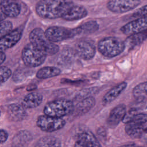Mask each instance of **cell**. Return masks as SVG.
Listing matches in <instances>:
<instances>
[{
  "label": "cell",
  "instance_id": "obj_1",
  "mask_svg": "<svg viewBox=\"0 0 147 147\" xmlns=\"http://www.w3.org/2000/svg\"><path fill=\"white\" fill-rule=\"evenodd\" d=\"M36 11L47 19L61 18L66 21H76L86 17V9L72 0H40L36 5Z\"/></svg>",
  "mask_w": 147,
  "mask_h": 147
},
{
  "label": "cell",
  "instance_id": "obj_2",
  "mask_svg": "<svg viewBox=\"0 0 147 147\" xmlns=\"http://www.w3.org/2000/svg\"><path fill=\"white\" fill-rule=\"evenodd\" d=\"M29 40L32 44L42 51L47 55H53L59 51L57 45L50 41L41 28H35L30 33Z\"/></svg>",
  "mask_w": 147,
  "mask_h": 147
},
{
  "label": "cell",
  "instance_id": "obj_3",
  "mask_svg": "<svg viewBox=\"0 0 147 147\" xmlns=\"http://www.w3.org/2000/svg\"><path fill=\"white\" fill-rule=\"evenodd\" d=\"M125 48V42L115 37H105L98 44L99 52L107 57H115L122 53Z\"/></svg>",
  "mask_w": 147,
  "mask_h": 147
},
{
  "label": "cell",
  "instance_id": "obj_4",
  "mask_svg": "<svg viewBox=\"0 0 147 147\" xmlns=\"http://www.w3.org/2000/svg\"><path fill=\"white\" fill-rule=\"evenodd\" d=\"M74 105L72 101L65 99H57L48 103L44 108L45 115L62 118L74 111Z\"/></svg>",
  "mask_w": 147,
  "mask_h": 147
},
{
  "label": "cell",
  "instance_id": "obj_5",
  "mask_svg": "<svg viewBox=\"0 0 147 147\" xmlns=\"http://www.w3.org/2000/svg\"><path fill=\"white\" fill-rule=\"evenodd\" d=\"M47 55L36 48L30 42L26 44L22 51V59L28 67H35L42 64L47 57Z\"/></svg>",
  "mask_w": 147,
  "mask_h": 147
},
{
  "label": "cell",
  "instance_id": "obj_6",
  "mask_svg": "<svg viewBox=\"0 0 147 147\" xmlns=\"http://www.w3.org/2000/svg\"><path fill=\"white\" fill-rule=\"evenodd\" d=\"M36 123L41 130L46 132H53L63 128L65 125V121L62 118L43 115L37 118Z\"/></svg>",
  "mask_w": 147,
  "mask_h": 147
},
{
  "label": "cell",
  "instance_id": "obj_7",
  "mask_svg": "<svg viewBox=\"0 0 147 147\" xmlns=\"http://www.w3.org/2000/svg\"><path fill=\"white\" fill-rule=\"evenodd\" d=\"M45 34L47 38L53 43L67 40L75 36L73 29L57 26L48 28L45 30Z\"/></svg>",
  "mask_w": 147,
  "mask_h": 147
},
{
  "label": "cell",
  "instance_id": "obj_8",
  "mask_svg": "<svg viewBox=\"0 0 147 147\" xmlns=\"http://www.w3.org/2000/svg\"><path fill=\"white\" fill-rule=\"evenodd\" d=\"M141 3V0H109L107 9L115 13H124L133 10Z\"/></svg>",
  "mask_w": 147,
  "mask_h": 147
},
{
  "label": "cell",
  "instance_id": "obj_9",
  "mask_svg": "<svg viewBox=\"0 0 147 147\" xmlns=\"http://www.w3.org/2000/svg\"><path fill=\"white\" fill-rule=\"evenodd\" d=\"M75 52L82 59L88 60L94 57L96 52V47L93 41L83 38L76 42Z\"/></svg>",
  "mask_w": 147,
  "mask_h": 147
},
{
  "label": "cell",
  "instance_id": "obj_10",
  "mask_svg": "<svg viewBox=\"0 0 147 147\" xmlns=\"http://www.w3.org/2000/svg\"><path fill=\"white\" fill-rule=\"evenodd\" d=\"M146 30H147V17L136 18L121 28V31L126 35H131Z\"/></svg>",
  "mask_w": 147,
  "mask_h": 147
},
{
  "label": "cell",
  "instance_id": "obj_11",
  "mask_svg": "<svg viewBox=\"0 0 147 147\" xmlns=\"http://www.w3.org/2000/svg\"><path fill=\"white\" fill-rule=\"evenodd\" d=\"M22 36V30L16 29L11 30L0 38V52L13 47L20 40Z\"/></svg>",
  "mask_w": 147,
  "mask_h": 147
},
{
  "label": "cell",
  "instance_id": "obj_12",
  "mask_svg": "<svg viewBox=\"0 0 147 147\" xmlns=\"http://www.w3.org/2000/svg\"><path fill=\"white\" fill-rule=\"evenodd\" d=\"M126 113V107L124 104L114 107L110 111L107 119V125L110 128L115 127L123 119Z\"/></svg>",
  "mask_w": 147,
  "mask_h": 147
},
{
  "label": "cell",
  "instance_id": "obj_13",
  "mask_svg": "<svg viewBox=\"0 0 147 147\" xmlns=\"http://www.w3.org/2000/svg\"><path fill=\"white\" fill-rule=\"evenodd\" d=\"M0 9L9 17H16L21 12V6L16 0H0Z\"/></svg>",
  "mask_w": 147,
  "mask_h": 147
},
{
  "label": "cell",
  "instance_id": "obj_14",
  "mask_svg": "<svg viewBox=\"0 0 147 147\" xmlns=\"http://www.w3.org/2000/svg\"><path fill=\"white\" fill-rule=\"evenodd\" d=\"M7 115L10 121L18 122L24 120L26 118L27 113L25 108L22 105L14 103L8 106Z\"/></svg>",
  "mask_w": 147,
  "mask_h": 147
},
{
  "label": "cell",
  "instance_id": "obj_15",
  "mask_svg": "<svg viewBox=\"0 0 147 147\" xmlns=\"http://www.w3.org/2000/svg\"><path fill=\"white\" fill-rule=\"evenodd\" d=\"M127 83L123 82L111 88L102 98V104L106 105L114 101L126 88Z\"/></svg>",
  "mask_w": 147,
  "mask_h": 147
},
{
  "label": "cell",
  "instance_id": "obj_16",
  "mask_svg": "<svg viewBox=\"0 0 147 147\" xmlns=\"http://www.w3.org/2000/svg\"><path fill=\"white\" fill-rule=\"evenodd\" d=\"M32 138V136L29 131L21 130L13 137L11 147H26L30 142Z\"/></svg>",
  "mask_w": 147,
  "mask_h": 147
},
{
  "label": "cell",
  "instance_id": "obj_17",
  "mask_svg": "<svg viewBox=\"0 0 147 147\" xmlns=\"http://www.w3.org/2000/svg\"><path fill=\"white\" fill-rule=\"evenodd\" d=\"M77 140L86 147H102L96 137L90 131H85L79 134Z\"/></svg>",
  "mask_w": 147,
  "mask_h": 147
},
{
  "label": "cell",
  "instance_id": "obj_18",
  "mask_svg": "<svg viewBox=\"0 0 147 147\" xmlns=\"http://www.w3.org/2000/svg\"><path fill=\"white\" fill-rule=\"evenodd\" d=\"M99 29V24L95 21H87L80 26L73 29L75 36L91 34Z\"/></svg>",
  "mask_w": 147,
  "mask_h": 147
},
{
  "label": "cell",
  "instance_id": "obj_19",
  "mask_svg": "<svg viewBox=\"0 0 147 147\" xmlns=\"http://www.w3.org/2000/svg\"><path fill=\"white\" fill-rule=\"evenodd\" d=\"M42 100V95L37 92H31L24 97L22 102V105L25 109L35 108L41 103Z\"/></svg>",
  "mask_w": 147,
  "mask_h": 147
},
{
  "label": "cell",
  "instance_id": "obj_20",
  "mask_svg": "<svg viewBox=\"0 0 147 147\" xmlns=\"http://www.w3.org/2000/svg\"><path fill=\"white\" fill-rule=\"evenodd\" d=\"M95 105V99L93 96H87L78 103L75 107V113L82 115L87 113Z\"/></svg>",
  "mask_w": 147,
  "mask_h": 147
},
{
  "label": "cell",
  "instance_id": "obj_21",
  "mask_svg": "<svg viewBox=\"0 0 147 147\" xmlns=\"http://www.w3.org/2000/svg\"><path fill=\"white\" fill-rule=\"evenodd\" d=\"M145 124L134 122H129L126 123L125 130L127 134L132 138H140Z\"/></svg>",
  "mask_w": 147,
  "mask_h": 147
},
{
  "label": "cell",
  "instance_id": "obj_22",
  "mask_svg": "<svg viewBox=\"0 0 147 147\" xmlns=\"http://www.w3.org/2000/svg\"><path fill=\"white\" fill-rule=\"evenodd\" d=\"M147 39V30L129 35L124 41L125 47L132 48Z\"/></svg>",
  "mask_w": 147,
  "mask_h": 147
},
{
  "label": "cell",
  "instance_id": "obj_23",
  "mask_svg": "<svg viewBox=\"0 0 147 147\" xmlns=\"http://www.w3.org/2000/svg\"><path fill=\"white\" fill-rule=\"evenodd\" d=\"M60 140L54 136H45L40 138L33 147H61Z\"/></svg>",
  "mask_w": 147,
  "mask_h": 147
},
{
  "label": "cell",
  "instance_id": "obj_24",
  "mask_svg": "<svg viewBox=\"0 0 147 147\" xmlns=\"http://www.w3.org/2000/svg\"><path fill=\"white\" fill-rule=\"evenodd\" d=\"M76 55L75 50L65 48L61 51L58 56V63L63 65H69L74 61Z\"/></svg>",
  "mask_w": 147,
  "mask_h": 147
},
{
  "label": "cell",
  "instance_id": "obj_25",
  "mask_svg": "<svg viewBox=\"0 0 147 147\" xmlns=\"http://www.w3.org/2000/svg\"><path fill=\"white\" fill-rule=\"evenodd\" d=\"M61 73V70L55 67H45L40 69L37 74L36 77L38 79H44L54 76H56L60 75Z\"/></svg>",
  "mask_w": 147,
  "mask_h": 147
},
{
  "label": "cell",
  "instance_id": "obj_26",
  "mask_svg": "<svg viewBox=\"0 0 147 147\" xmlns=\"http://www.w3.org/2000/svg\"><path fill=\"white\" fill-rule=\"evenodd\" d=\"M133 95L139 101L147 99V82L141 83L135 86L133 90Z\"/></svg>",
  "mask_w": 147,
  "mask_h": 147
},
{
  "label": "cell",
  "instance_id": "obj_27",
  "mask_svg": "<svg viewBox=\"0 0 147 147\" xmlns=\"http://www.w3.org/2000/svg\"><path fill=\"white\" fill-rule=\"evenodd\" d=\"M13 25L11 22L3 21L0 22V38L12 30Z\"/></svg>",
  "mask_w": 147,
  "mask_h": 147
},
{
  "label": "cell",
  "instance_id": "obj_28",
  "mask_svg": "<svg viewBox=\"0 0 147 147\" xmlns=\"http://www.w3.org/2000/svg\"><path fill=\"white\" fill-rule=\"evenodd\" d=\"M11 75V70L6 67H0V84H2L10 77Z\"/></svg>",
  "mask_w": 147,
  "mask_h": 147
},
{
  "label": "cell",
  "instance_id": "obj_29",
  "mask_svg": "<svg viewBox=\"0 0 147 147\" xmlns=\"http://www.w3.org/2000/svg\"><path fill=\"white\" fill-rule=\"evenodd\" d=\"M144 17H147V5L138 9L132 14V17L136 18Z\"/></svg>",
  "mask_w": 147,
  "mask_h": 147
},
{
  "label": "cell",
  "instance_id": "obj_30",
  "mask_svg": "<svg viewBox=\"0 0 147 147\" xmlns=\"http://www.w3.org/2000/svg\"><path fill=\"white\" fill-rule=\"evenodd\" d=\"M137 113L136 109H131L128 111H126L123 119L122 120V122L125 123H127L129 122L133 117V116Z\"/></svg>",
  "mask_w": 147,
  "mask_h": 147
},
{
  "label": "cell",
  "instance_id": "obj_31",
  "mask_svg": "<svg viewBox=\"0 0 147 147\" xmlns=\"http://www.w3.org/2000/svg\"><path fill=\"white\" fill-rule=\"evenodd\" d=\"M8 138V133L3 129H0V143L5 142Z\"/></svg>",
  "mask_w": 147,
  "mask_h": 147
},
{
  "label": "cell",
  "instance_id": "obj_32",
  "mask_svg": "<svg viewBox=\"0 0 147 147\" xmlns=\"http://www.w3.org/2000/svg\"><path fill=\"white\" fill-rule=\"evenodd\" d=\"M145 144L147 145V124H145L141 138Z\"/></svg>",
  "mask_w": 147,
  "mask_h": 147
},
{
  "label": "cell",
  "instance_id": "obj_33",
  "mask_svg": "<svg viewBox=\"0 0 147 147\" xmlns=\"http://www.w3.org/2000/svg\"><path fill=\"white\" fill-rule=\"evenodd\" d=\"M6 59V55L3 52H0V65L5 61Z\"/></svg>",
  "mask_w": 147,
  "mask_h": 147
},
{
  "label": "cell",
  "instance_id": "obj_34",
  "mask_svg": "<svg viewBox=\"0 0 147 147\" xmlns=\"http://www.w3.org/2000/svg\"><path fill=\"white\" fill-rule=\"evenodd\" d=\"M7 17L4 14V13L2 12L1 9H0V22L3 21Z\"/></svg>",
  "mask_w": 147,
  "mask_h": 147
},
{
  "label": "cell",
  "instance_id": "obj_35",
  "mask_svg": "<svg viewBox=\"0 0 147 147\" xmlns=\"http://www.w3.org/2000/svg\"><path fill=\"white\" fill-rule=\"evenodd\" d=\"M74 147H86L81 142L77 140L75 144V146Z\"/></svg>",
  "mask_w": 147,
  "mask_h": 147
},
{
  "label": "cell",
  "instance_id": "obj_36",
  "mask_svg": "<svg viewBox=\"0 0 147 147\" xmlns=\"http://www.w3.org/2000/svg\"><path fill=\"white\" fill-rule=\"evenodd\" d=\"M119 147H142V146H137L135 144H127V145H122V146H120Z\"/></svg>",
  "mask_w": 147,
  "mask_h": 147
},
{
  "label": "cell",
  "instance_id": "obj_37",
  "mask_svg": "<svg viewBox=\"0 0 147 147\" xmlns=\"http://www.w3.org/2000/svg\"><path fill=\"white\" fill-rule=\"evenodd\" d=\"M0 115H1V112H0Z\"/></svg>",
  "mask_w": 147,
  "mask_h": 147
}]
</instances>
